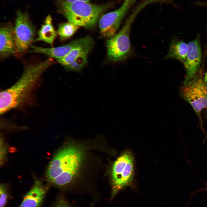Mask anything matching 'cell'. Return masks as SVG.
<instances>
[{
  "label": "cell",
  "instance_id": "obj_4",
  "mask_svg": "<svg viewBox=\"0 0 207 207\" xmlns=\"http://www.w3.org/2000/svg\"><path fill=\"white\" fill-rule=\"evenodd\" d=\"M143 7L140 5L127 19L120 30L106 41L107 56L113 62L124 61L131 53L130 33L132 23L139 10Z\"/></svg>",
  "mask_w": 207,
  "mask_h": 207
},
{
  "label": "cell",
  "instance_id": "obj_3",
  "mask_svg": "<svg viewBox=\"0 0 207 207\" xmlns=\"http://www.w3.org/2000/svg\"><path fill=\"white\" fill-rule=\"evenodd\" d=\"M58 5L60 11L68 21L87 28L96 25L105 9L103 6L84 2L69 3L59 0Z\"/></svg>",
  "mask_w": 207,
  "mask_h": 207
},
{
  "label": "cell",
  "instance_id": "obj_1",
  "mask_svg": "<svg viewBox=\"0 0 207 207\" xmlns=\"http://www.w3.org/2000/svg\"><path fill=\"white\" fill-rule=\"evenodd\" d=\"M84 156L83 150L76 145H69L60 150L47 170L49 184L59 188L71 184L80 170Z\"/></svg>",
  "mask_w": 207,
  "mask_h": 207
},
{
  "label": "cell",
  "instance_id": "obj_8",
  "mask_svg": "<svg viewBox=\"0 0 207 207\" xmlns=\"http://www.w3.org/2000/svg\"><path fill=\"white\" fill-rule=\"evenodd\" d=\"M136 0H125L118 9L101 17L99 20V26L103 37L110 38L115 34L128 10Z\"/></svg>",
  "mask_w": 207,
  "mask_h": 207
},
{
  "label": "cell",
  "instance_id": "obj_7",
  "mask_svg": "<svg viewBox=\"0 0 207 207\" xmlns=\"http://www.w3.org/2000/svg\"><path fill=\"white\" fill-rule=\"evenodd\" d=\"M16 42L15 55H21L26 52L34 40L35 30L26 12H17L14 27Z\"/></svg>",
  "mask_w": 207,
  "mask_h": 207
},
{
  "label": "cell",
  "instance_id": "obj_16",
  "mask_svg": "<svg viewBox=\"0 0 207 207\" xmlns=\"http://www.w3.org/2000/svg\"><path fill=\"white\" fill-rule=\"evenodd\" d=\"M88 55L85 54L78 57L70 65L65 67V68L69 71H80L87 62Z\"/></svg>",
  "mask_w": 207,
  "mask_h": 207
},
{
  "label": "cell",
  "instance_id": "obj_22",
  "mask_svg": "<svg viewBox=\"0 0 207 207\" xmlns=\"http://www.w3.org/2000/svg\"><path fill=\"white\" fill-rule=\"evenodd\" d=\"M205 116H206V118L207 119V108L206 109L205 111Z\"/></svg>",
  "mask_w": 207,
  "mask_h": 207
},
{
  "label": "cell",
  "instance_id": "obj_18",
  "mask_svg": "<svg viewBox=\"0 0 207 207\" xmlns=\"http://www.w3.org/2000/svg\"><path fill=\"white\" fill-rule=\"evenodd\" d=\"M0 193V207H4L7 202L8 196L7 187L5 184H1Z\"/></svg>",
  "mask_w": 207,
  "mask_h": 207
},
{
  "label": "cell",
  "instance_id": "obj_13",
  "mask_svg": "<svg viewBox=\"0 0 207 207\" xmlns=\"http://www.w3.org/2000/svg\"><path fill=\"white\" fill-rule=\"evenodd\" d=\"M38 33V37L34 40V42L41 41L52 46L57 33L53 25L52 18L50 15L47 17Z\"/></svg>",
  "mask_w": 207,
  "mask_h": 207
},
{
  "label": "cell",
  "instance_id": "obj_12",
  "mask_svg": "<svg viewBox=\"0 0 207 207\" xmlns=\"http://www.w3.org/2000/svg\"><path fill=\"white\" fill-rule=\"evenodd\" d=\"M93 45L92 38L89 36L85 42L75 48L62 58L57 60L64 67L68 66L78 57L84 54L88 55L93 48Z\"/></svg>",
  "mask_w": 207,
  "mask_h": 207
},
{
  "label": "cell",
  "instance_id": "obj_21",
  "mask_svg": "<svg viewBox=\"0 0 207 207\" xmlns=\"http://www.w3.org/2000/svg\"><path fill=\"white\" fill-rule=\"evenodd\" d=\"M94 203L93 202L91 204L89 207H94Z\"/></svg>",
  "mask_w": 207,
  "mask_h": 207
},
{
  "label": "cell",
  "instance_id": "obj_11",
  "mask_svg": "<svg viewBox=\"0 0 207 207\" xmlns=\"http://www.w3.org/2000/svg\"><path fill=\"white\" fill-rule=\"evenodd\" d=\"M47 188L41 182L37 181L23 197L19 207H41Z\"/></svg>",
  "mask_w": 207,
  "mask_h": 207
},
{
  "label": "cell",
  "instance_id": "obj_2",
  "mask_svg": "<svg viewBox=\"0 0 207 207\" xmlns=\"http://www.w3.org/2000/svg\"><path fill=\"white\" fill-rule=\"evenodd\" d=\"M54 63L51 58L28 64L18 80L1 92L0 113L3 114L19 106L28 96L43 73Z\"/></svg>",
  "mask_w": 207,
  "mask_h": 207
},
{
  "label": "cell",
  "instance_id": "obj_5",
  "mask_svg": "<svg viewBox=\"0 0 207 207\" xmlns=\"http://www.w3.org/2000/svg\"><path fill=\"white\" fill-rule=\"evenodd\" d=\"M182 97L192 107L201 119V113L207 108V83L198 73L180 89Z\"/></svg>",
  "mask_w": 207,
  "mask_h": 207
},
{
  "label": "cell",
  "instance_id": "obj_9",
  "mask_svg": "<svg viewBox=\"0 0 207 207\" xmlns=\"http://www.w3.org/2000/svg\"><path fill=\"white\" fill-rule=\"evenodd\" d=\"M186 59L183 62L186 74L183 85L186 84L198 73L201 62L202 53L199 36L187 44Z\"/></svg>",
  "mask_w": 207,
  "mask_h": 207
},
{
  "label": "cell",
  "instance_id": "obj_17",
  "mask_svg": "<svg viewBox=\"0 0 207 207\" xmlns=\"http://www.w3.org/2000/svg\"><path fill=\"white\" fill-rule=\"evenodd\" d=\"M53 207H72L64 195L60 194L58 195Z\"/></svg>",
  "mask_w": 207,
  "mask_h": 207
},
{
  "label": "cell",
  "instance_id": "obj_10",
  "mask_svg": "<svg viewBox=\"0 0 207 207\" xmlns=\"http://www.w3.org/2000/svg\"><path fill=\"white\" fill-rule=\"evenodd\" d=\"M16 42L14 27L10 24L3 26L0 29V56L1 58L15 55Z\"/></svg>",
  "mask_w": 207,
  "mask_h": 207
},
{
  "label": "cell",
  "instance_id": "obj_6",
  "mask_svg": "<svg viewBox=\"0 0 207 207\" xmlns=\"http://www.w3.org/2000/svg\"><path fill=\"white\" fill-rule=\"evenodd\" d=\"M133 170V157L131 152H126L118 158L113 166L112 199L120 190L131 184Z\"/></svg>",
  "mask_w": 207,
  "mask_h": 207
},
{
  "label": "cell",
  "instance_id": "obj_15",
  "mask_svg": "<svg viewBox=\"0 0 207 207\" xmlns=\"http://www.w3.org/2000/svg\"><path fill=\"white\" fill-rule=\"evenodd\" d=\"M79 27L78 25L69 21L61 23L58 25L57 34L61 40H65L71 37Z\"/></svg>",
  "mask_w": 207,
  "mask_h": 207
},
{
  "label": "cell",
  "instance_id": "obj_20",
  "mask_svg": "<svg viewBox=\"0 0 207 207\" xmlns=\"http://www.w3.org/2000/svg\"><path fill=\"white\" fill-rule=\"evenodd\" d=\"M204 80L207 83V69L205 72L204 77Z\"/></svg>",
  "mask_w": 207,
  "mask_h": 207
},
{
  "label": "cell",
  "instance_id": "obj_14",
  "mask_svg": "<svg viewBox=\"0 0 207 207\" xmlns=\"http://www.w3.org/2000/svg\"><path fill=\"white\" fill-rule=\"evenodd\" d=\"M187 50V44L182 41L174 39L171 41L168 53L164 58H174L183 63Z\"/></svg>",
  "mask_w": 207,
  "mask_h": 207
},
{
  "label": "cell",
  "instance_id": "obj_19",
  "mask_svg": "<svg viewBox=\"0 0 207 207\" xmlns=\"http://www.w3.org/2000/svg\"><path fill=\"white\" fill-rule=\"evenodd\" d=\"M66 1L69 3H72L76 2H89L90 0H65Z\"/></svg>",
  "mask_w": 207,
  "mask_h": 207
},
{
  "label": "cell",
  "instance_id": "obj_23",
  "mask_svg": "<svg viewBox=\"0 0 207 207\" xmlns=\"http://www.w3.org/2000/svg\"><path fill=\"white\" fill-rule=\"evenodd\" d=\"M206 190L207 191V184L206 186Z\"/></svg>",
  "mask_w": 207,
  "mask_h": 207
}]
</instances>
